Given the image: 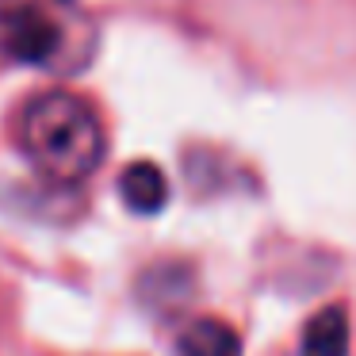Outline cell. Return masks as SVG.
Masks as SVG:
<instances>
[{
	"mask_svg": "<svg viewBox=\"0 0 356 356\" xmlns=\"http://www.w3.org/2000/svg\"><path fill=\"white\" fill-rule=\"evenodd\" d=\"M19 149L47 180L70 188L88 180L108 154V134L92 104L73 92H42L19 115Z\"/></svg>",
	"mask_w": 356,
	"mask_h": 356,
	"instance_id": "obj_1",
	"label": "cell"
},
{
	"mask_svg": "<svg viewBox=\"0 0 356 356\" xmlns=\"http://www.w3.org/2000/svg\"><path fill=\"white\" fill-rule=\"evenodd\" d=\"M299 356H348V314L341 307H325L302 325Z\"/></svg>",
	"mask_w": 356,
	"mask_h": 356,
	"instance_id": "obj_4",
	"label": "cell"
},
{
	"mask_svg": "<svg viewBox=\"0 0 356 356\" xmlns=\"http://www.w3.org/2000/svg\"><path fill=\"white\" fill-rule=\"evenodd\" d=\"M119 195L134 215H157L169 200V180L154 161H134L119 177Z\"/></svg>",
	"mask_w": 356,
	"mask_h": 356,
	"instance_id": "obj_3",
	"label": "cell"
},
{
	"mask_svg": "<svg viewBox=\"0 0 356 356\" xmlns=\"http://www.w3.org/2000/svg\"><path fill=\"white\" fill-rule=\"evenodd\" d=\"M0 47L16 62H47L58 50V27L39 8H8L0 16Z\"/></svg>",
	"mask_w": 356,
	"mask_h": 356,
	"instance_id": "obj_2",
	"label": "cell"
},
{
	"mask_svg": "<svg viewBox=\"0 0 356 356\" xmlns=\"http://www.w3.org/2000/svg\"><path fill=\"white\" fill-rule=\"evenodd\" d=\"M180 356H241V341L226 322L215 318H200V322L184 325L177 337Z\"/></svg>",
	"mask_w": 356,
	"mask_h": 356,
	"instance_id": "obj_5",
	"label": "cell"
}]
</instances>
